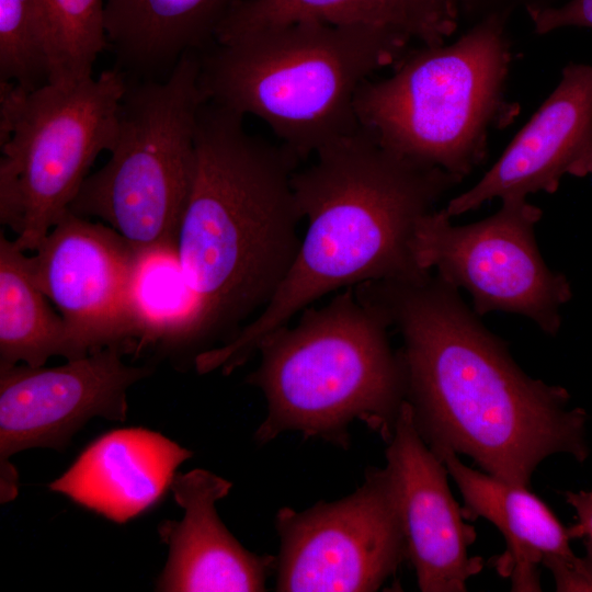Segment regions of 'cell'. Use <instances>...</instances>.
I'll return each instance as SVG.
<instances>
[{
    "mask_svg": "<svg viewBox=\"0 0 592 592\" xmlns=\"http://www.w3.org/2000/svg\"><path fill=\"white\" fill-rule=\"evenodd\" d=\"M354 289L402 337L406 400L437 457L468 456L482 471L523 487L549 456L589 457L587 411L569 407L563 387L525 374L458 288L428 272Z\"/></svg>",
    "mask_w": 592,
    "mask_h": 592,
    "instance_id": "obj_1",
    "label": "cell"
},
{
    "mask_svg": "<svg viewBox=\"0 0 592 592\" xmlns=\"http://www.w3.org/2000/svg\"><path fill=\"white\" fill-rule=\"evenodd\" d=\"M314 157L293 177L307 231L289 271L249 323L196 355L200 374L231 373L269 333L329 293L429 272L412 254L415 226L460 181L390 151L361 126Z\"/></svg>",
    "mask_w": 592,
    "mask_h": 592,
    "instance_id": "obj_2",
    "label": "cell"
},
{
    "mask_svg": "<svg viewBox=\"0 0 592 592\" xmlns=\"http://www.w3.org/2000/svg\"><path fill=\"white\" fill-rule=\"evenodd\" d=\"M205 101L177 250L200 310L197 341L234 330L271 300L300 246L293 187L300 160Z\"/></svg>",
    "mask_w": 592,
    "mask_h": 592,
    "instance_id": "obj_3",
    "label": "cell"
},
{
    "mask_svg": "<svg viewBox=\"0 0 592 592\" xmlns=\"http://www.w3.org/2000/svg\"><path fill=\"white\" fill-rule=\"evenodd\" d=\"M410 48L384 29L301 20L203 49L200 87L205 101L262 119L301 160L358 129V89Z\"/></svg>",
    "mask_w": 592,
    "mask_h": 592,
    "instance_id": "obj_4",
    "label": "cell"
},
{
    "mask_svg": "<svg viewBox=\"0 0 592 592\" xmlns=\"http://www.w3.org/2000/svg\"><path fill=\"white\" fill-rule=\"evenodd\" d=\"M389 327L376 306L349 287L321 307L305 308L295 326L269 333L247 378L267 405L255 441L265 444L293 431L346 447L350 425L362 421L388 442L407 395Z\"/></svg>",
    "mask_w": 592,
    "mask_h": 592,
    "instance_id": "obj_5",
    "label": "cell"
},
{
    "mask_svg": "<svg viewBox=\"0 0 592 592\" xmlns=\"http://www.w3.org/2000/svg\"><path fill=\"white\" fill-rule=\"evenodd\" d=\"M509 16L488 15L451 44L410 48L390 76L366 80L355 99L360 126L390 151L462 182L485 161L491 128L520 112L505 96Z\"/></svg>",
    "mask_w": 592,
    "mask_h": 592,
    "instance_id": "obj_6",
    "label": "cell"
},
{
    "mask_svg": "<svg viewBox=\"0 0 592 592\" xmlns=\"http://www.w3.org/2000/svg\"><path fill=\"white\" fill-rule=\"evenodd\" d=\"M128 78L117 67L25 90L0 81V223L33 252L116 138Z\"/></svg>",
    "mask_w": 592,
    "mask_h": 592,
    "instance_id": "obj_7",
    "label": "cell"
},
{
    "mask_svg": "<svg viewBox=\"0 0 592 592\" xmlns=\"http://www.w3.org/2000/svg\"><path fill=\"white\" fill-rule=\"evenodd\" d=\"M204 102L200 52L184 54L163 80H128L111 157L87 177L69 210L101 219L135 249L177 243Z\"/></svg>",
    "mask_w": 592,
    "mask_h": 592,
    "instance_id": "obj_8",
    "label": "cell"
},
{
    "mask_svg": "<svg viewBox=\"0 0 592 592\" xmlns=\"http://www.w3.org/2000/svg\"><path fill=\"white\" fill-rule=\"evenodd\" d=\"M501 203L496 214L465 226H454L444 208L425 214L414 229L413 258L421 270H435L449 285L465 288L479 317L497 310L517 314L556 335L560 308L572 289L538 250L535 227L543 210L526 197Z\"/></svg>",
    "mask_w": 592,
    "mask_h": 592,
    "instance_id": "obj_9",
    "label": "cell"
},
{
    "mask_svg": "<svg viewBox=\"0 0 592 592\" xmlns=\"http://www.w3.org/2000/svg\"><path fill=\"white\" fill-rule=\"evenodd\" d=\"M275 527L276 591H377L407 559L386 467L368 468L362 486L343 499L300 512L280 509Z\"/></svg>",
    "mask_w": 592,
    "mask_h": 592,
    "instance_id": "obj_10",
    "label": "cell"
},
{
    "mask_svg": "<svg viewBox=\"0 0 592 592\" xmlns=\"http://www.w3.org/2000/svg\"><path fill=\"white\" fill-rule=\"evenodd\" d=\"M109 345L54 367H0V500L12 501L19 476L10 457L29 448L64 449L92 418L125 421L127 390L150 369L127 365Z\"/></svg>",
    "mask_w": 592,
    "mask_h": 592,
    "instance_id": "obj_11",
    "label": "cell"
},
{
    "mask_svg": "<svg viewBox=\"0 0 592 592\" xmlns=\"http://www.w3.org/2000/svg\"><path fill=\"white\" fill-rule=\"evenodd\" d=\"M33 252V280L64 318L75 358L109 345L128 350L135 248L110 226L68 209Z\"/></svg>",
    "mask_w": 592,
    "mask_h": 592,
    "instance_id": "obj_12",
    "label": "cell"
},
{
    "mask_svg": "<svg viewBox=\"0 0 592 592\" xmlns=\"http://www.w3.org/2000/svg\"><path fill=\"white\" fill-rule=\"evenodd\" d=\"M387 444L386 468L420 591H466L467 581L482 569V559L468 555L476 532L464 522L447 468L419 434L407 400Z\"/></svg>",
    "mask_w": 592,
    "mask_h": 592,
    "instance_id": "obj_13",
    "label": "cell"
},
{
    "mask_svg": "<svg viewBox=\"0 0 592 592\" xmlns=\"http://www.w3.org/2000/svg\"><path fill=\"white\" fill-rule=\"evenodd\" d=\"M591 174L592 64L571 61L491 169L444 209L452 218L494 198L553 194L563 177Z\"/></svg>",
    "mask_w": 592,
    "mask_h": 592,
    "instance_id": "obj_14",
    "label": "cell"
},
{
    "mask_svg": "<svg viewBox=\"0 0 592 592\" xmlns=\"http://www.w3.org/2000/svg\"><path fill=\"white\" fill-rule=\"evenodd\" d=\"M232 483L209 470L175 474L170 491L183 509L181 521L159 524L169 547L167 562L156 582L162 592H257L275 569L276 558L247 550L220 521L216 503Z\"/></svg>",
    "mask_w": 592,
    "mask_h": 592,
    "instance_id": "obj_15",
    "label": "cell"
},
{
    "mask_svg": "<svg viewBox=\"0 0 592 592\" xmlns=\"http://www.w3.org/2000/svg\"><path fill=\"white\" fill-rule=\"evenodd\" d=\"M193 453L145 428L110 431L91 442L48 485L76 504L124 524L156 505Z\"/></svg>",
    "mask_w": 592,
    "mask_h": 592,
    "instance_id": "obj_16",
    "label": "cell"
},
{
    "mask_svg": "<svg viewBox=\"0 0 592 592\" xmlns=\"http://www.w3.org/2000/svg\"><path fill=\"white\" fill-rule=\"evenodd\" d=\"M439 458L463 497L465 517H483L503 535L506 550L498 570L510 578L512 591H540L539 565L556 580L579 560L569 528L528 487L468 467L453 452Z\"/></svg>",
    "mask_w": 592,
    "mask_h": 592,
    "instance_id": "obj_17",
    "label": "cell"
},
{
    "mask_svg": "<svg viewBox=\"0 0 592 592\" xmlns=\"http://www.w3.org/2000/svg\"><path fill=\"white\" fill-rule=\"evenodd\" d=\"M242 0H105L104 25L118 69L153 79L186 53L202 52Z\"/></svg>",
    "mask_w": 592,
    "mask_h": 592,
    "instance_id": "obj_18",
    "label": "cell"
},
{
    "mask_svg": "<svg viewBox=\"0 0 592 592\" xmlns=\"http://www.w3.org/2000/svg\"><path fill=\"white\" fill-rule=\"evenodd\" d=\"M457 0H242L221 23L216 42L291 22L362 24L390 31L411 44H445L456 32Z\"/></svg>",
    "mask_w": 592,
    "mask_h": 592,
    "instance_id": "obj_19",
    "label": "cell"
},
{
    "mask_svg": "<svg viewBox=\"0 0 592 592\" xmlns=\"http://www.w3.org/2000/svg\"><path fill=\"white\" fill-rule=\"evenodd\" d=\"M33 280L29 255L0 235V367L73 360L67 325Z\"/></svg>",
    "mask_w": 592,
    "mask_h": 592,
    "instance_id": "obj_20",
    "label": "cell"
},
{
    "mask_svg": "<svg viewBox=\"0 0 592 592\" xmlns=\"http://www.w3.org/2000/svg\"><path fill=\"white\" fill-rule=\"evenodd\" d=\"M127 304L137 348L197 341L200 310L177 243L135 249Z\"/></svg>",
    "mask_w": 592,
    "mask_h": 592,
    "instance_id": "obj_21",
    "label": "cell"
},
{
    "mask_svg": "<svg viewBox=\"0 0 592 592\" xmlns=\"http://www.w3.org/2000/svg\"><path fill=\"white\" fill-rule=\"evenodd\" d=\"M48 66V81L71 83L92 75L109 46L105 0H37Z\"/></svg>",
    "mask_w": 592,
    "mask_h": 592,
    "instance_id": "obj_22",
    "label": "cell"
},
{
    "mask_svg": "<svg viewBox=\"0 0 592 592\" xmlns=\"http://www.w3.org/2000/svg\"><path fill=\"white\" fill-rule=\"evenodd\" d=\"M0 81L25 90L48 81L37 0H0Z\"/></svg>",
    "mask_w": 592,
    "mask_h": 592,
    "instance_id": "obj_23",
    "label": "cell"
},
{
    "mask_svg": "<svg viewBox=\"0 0 592 592\" xmlns=\"http://www.w3.org/2000/svg\"><path fill=\"white\" fill-rule=\"evenodd\" d=\"M534 31L544 35L561 27L592 29V0H568L561 4L527 9Z\"/></svg>",
    "mask_w": 592,
    "mask_h": 592,
    "instance_id": "obj_24",
    "label": "cell"
},
{
    "mask_svg": "<svg viewBox=\"0 0 592 592\" xmlns=\"http://www.w3.org/2000/svg\"><path fill=\"white\" fill-rule=\"evenodd\" d=\"M457 2L460 16L464 15L475 22L497 13L510 15L516 8H523L526 11L532 8L557 4V0H457Z\"/></svg>",
    "mask_w": 592,
    "mask_h": 592,
    "instance_id": "obj_25",
    "label": "cell"
},
{
    "mask_svg": "<svg viewBox=\"0 0 592 592\" xmlns=\"http://www.w3.org/2000/svg\"><path fill=\"white\" fill-rule=\"evenodd\" d=\"M562 494L578 519V522L569 527L571 538L584 536L585 540L592 544V490L565 491Z\"/></svg>",
    "mask_w": 592,
    "mask_h": 592,
    "instance_id": "obj_26",
    "label": "cell"
}]
</instances>
